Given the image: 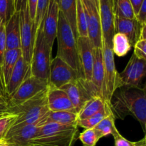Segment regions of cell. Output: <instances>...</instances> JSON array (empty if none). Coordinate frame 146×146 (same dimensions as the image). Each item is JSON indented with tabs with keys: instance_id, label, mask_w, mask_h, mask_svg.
I'll use <instances>...</instances> for the list:
<instances>
[{
	"instance_id": "cell-50",
	"label": "cell",
	"mask_w": 146,
	"mask_h": 146,
	"mask_svg": "<svg viewBox=\"0 0 146 146\" xmlns=\"http://www.w3.org/2000/svg\"><path fill=\"white\" fill-rule=\"evenodd\" d=\"M2 21H1V17H0V26L1 25V24H2Z\"/></svg>"
},
{
	"instance_id": "cell-31",
	"label": "cell",
	"mask_w": 146,
	"mask_h": 146,
	"mask_svg": "<svg viewBox=\"0 0 146 146\" xmlns=\"http://www.w3.org/2000/svg\"><path fill=\"white\" fill-rule=\"evenodd\" d=\"M48 4H49V0H38L35 19L34 21V29L36 34L38 29L43 27L44 19L48 10Z\"/></svg>"
},
{
	"instance_id": "cell-38",
	"label": "cell",
	"mask_w": 146,
	"mask_h": 146,
	"mask_svg": "<svg viewBox=\"0 0 146 146\" xmlns=\"http://www.w3.org/2000/svg\"><path fill=\"white\" fill-rule=\"evenodd\" d=\"M135 18L142 25L146 24V0L143 1L138 14L135 16Z\"/></svg>"
},
{
	"instance_id": "cell-12",
	"label": "cell",
	"mask_w": 146,
	"mask_h": 146,
	"mask_svg": "<svg viewBox=\"0 0 146 146\" xmlns=\"http://www.w3.org/2000/svg\"><path fill=\"white\" fill-rule=\"evenodd\" d=\"M78 78V73L62 59L58 56L51 59L48 77L49 85L61 88Z\"/></svg>"
},
{
	"instance_id": "cell-18",
	"label": "cell",
	"mask_w": 146,
	"mask_h": 146,
	"mask_svg": "<svg viewBox=\"0 0 146 146\" xmlns=\"http://www.w3.org/2000/svg\"><path fill=\"white\" fill-rule=\"evenodd\" d=\"M31 74L30 64L26 62L22 56L19 58L10 76L9 80L5 88V96L8 99L17 91L21 83Z\"/></svg>"
},
{
	"instance_id": "cell-49",
	"label": "cell",
	"mask_w": 146,
	"mask_h": 146,
	"mask_svg": "<svg viewBox=\"0 0 146 146\" xmlns=\"http://www.w3.org/2000/svg\"><path fill=\"white\" fill-rule=\"evenodd\" d=\"M89 1H91V2H93V3H94V4H96V3H95V0H89Z\"/></svg>"
},
{
	"instance_id": "cell-13",
	"label": "cell",
	"mask_w": 146,
	"mask_h": 146,
	"mask_svg": "<svg viewBox=\"0 0 146 146\" xmlns=\"http://www.w3.org/2000/svg\"><path fill=\"white\" fill-rule=\"evenodd\" d=\"M115 1L99 0L98 12L101 19L103 41L111 46L112 38L115 34Z\"/></svg>"
},
{
	"instance_id": "cell-21",
	"label": "cell",
	"mask_w": 146,
	"mask_h": 146,
	"mask_svg": "<svg viewBox=\"0 0 146 146\" xmlns=\"http://www.w3.org/2000/svg\"><path fill=\"white\" fill-rule=\"evenodd\" d=\"M7 50L21 49L19 12H15L4 24Z\"/></svg>"
},
{
	"instance_id": "cell-42",
	"label": "cell",
	"mask_w": 146,
	"mask_h": 146,
	"mask_svg": "<svg viewBox=\"0 0 146 146\" xmlns=\"http://www.w3.org/2000/svg\"><path fill=\"white\" fill-rule=\"evenodd\" d=\"M9 112V105L7 101H0V115Z\"/></svg>"
},
{
	"instance_id": "cell-24",
	"label": "cell",
	"mask_w": 146,
	"mask_h": 146,
	"mask_svg": "<svg viewBox=\"0 0 146 146\" xmlns=\"http://www.w3.org/2000/svg\"><path fill=\"white\" fill-rule=\"evenodd\" d=\"M59 10L71 26L75 38H78L76 27V0H60Z\"/></svg>"
},
{
	"instance_id": "cell-40",
	"label": "cell",
	"mask_w": 146,
	"mask_h": 146,
	"mask_svg": "<svg viewBox=\"0 0 146 146\" xmlns=\"http://www.w3.org/2000/svg\"><path fill=\"white\" fill-rule=\"evenodd\" d=\"M16 12H19L27 6V0H14Z\"/></svg>"
},
{
	"instance_id": "cell-6",
	"label": "cell",
	"mask_w": 146,
	"mask_h": 146,
	"mask_svg": "<svg viewBox=\"0 0 146 146\" xmlns=\"http://www.w3.org/2000/svg\"><path fill=\"white\" fill-rule=\"evenodd\" d=\"M103 57L104 65V81L103 90V99L110 103L115 91L118 86V74L115 68L114 54L112 48L107 43L103 41Z\"/></svg>"
},
{
	"instance_id": "cell-19",
	"label": "cell",
	"mask_w": 146,
	"mask_h": 146,
	"mask_svg": "<svg viewBox=\"0 0 146 146\" xmlns=\"http://www.w3.org/2000/svg\"><path fill=\"white\" fill-rule=\"evenodd\" d=\"M142 26L135 18L125 19L115 16V34L121 33L126 36L131 43V46H133L136 41L140 39Z\"/></svg>"
},
{
	"instance_id": "cell-22",
	"label": "cell",
	"mask_w": 146,
	"mask_h": 146,
	"mask_svg": "<svg viewBox=\"0 0 146 146\" xmlns=\"http://www.w3.org/2000/svg\"><path fill=\"white\" fill-rule=\"evenodd\" d=\"M78 121V113L73 111H50L41 118L38 125H43L49 123L66 125H77ZM78 126V125H77Z\"/></svg>"
},
{
	"instance_id": "cell-8",
	"label": "cell",
	"mask_w": 146,
	"mask_h": 146,
	"mask_svg": "<svg viewBox=\"0 0 146 146\" xmlns=\"http://www.w3.org/2000/svg\"><path fill=\"white\" fill-rule=\"evenodd\" d=\"M61 89L68 95L77 113L79 112L88 100L98 96L91 84L82 78H78L74 81L66 84L61 87Z\"/></svg>"
},
{
	"instance_id": "cell-37",
	"label": "cell",
	"mask_w": 146,
	"mask_h": 146,
	"mask_svg": "<svg viewBox=\"0 0 146 146\" xmlns=\"http://www.w3.org/2000/svg\"><path fill=\"white\" fill-rule=\"evenodd\" d=\"M113 136L114 138V146H135V143L124 138L118 131L115 133Z\"/></svg>"
},
{
	"instance_id": "cell-23",
	"label": "cell",
	"mask_w": 146,
	"mask_h": 146,
	"mask_svg": "<svg viewBox=\"0 0 146 146\" xmlns=\"http://www.w3.org/2000/svg\"><path fill=\"white\" fill-rule=\"evenodd\" d=\"M21 56H22V54H21V50L20 48L6 51L2 66H1V80H2V85L4 89V94H5L6 86L8 84L10 76L14 68V66H15L17 60Z\"/></svg>"
},
{
	"instance_id": "cell-14",
	"label": "cell",
	"mask_w": 146,
	"mask_h": 146,
	"mask_svg": "<svg viewBox=\"0 0 146 146\" xmlns=\"http://www.w3.org/2000/svg\"><path fill=\"white\" fill-rule=\"evenodd\" d=\"M39 129L38 123L11 126L2 141L8 146H31V141Z\"/></svg>"
},
{
	"instance_id": "cell-29",
	"label": "cell",
	"mask_w": 146,
	"mask_h": 146,
	"mask_svg": "<svg viewBox=\"0 0 146 146\" xmlns=\"http://www.w3.org/2000/svg\"><path fill=\"white\" fill-rule=\"evenodd\" d=\"M76 27L78 36H88L86 18L81 0H76Z\"/></svg>"
},
{
	"instance_id": "cell-1",
	"label": "cell",
	"mask_w": 146,
	"mask_h": 146,
	"mask_svg": "<svg viewBox=\"0 0 146 146\" xmlns=\"http://www.w3.org/2000/svg\"><path fill=\"white\" fill-rule=\"evenodd\" d=\"M110 106L115 118L123 120L128 115L133 116L143 128L146 130V94L145 88L121 87L110 101Z\"/></svg>"
},
{
	"instance_id": "cell-44",
	"label": "cell",
	"mask_w": 146,
	"mask_h": 146,
	"mask_svg": "<svg viewBox=\"0 0 146 146\" xmlns=\"http://www.w3.org/2000/svg\"><path fill=\"white\" fill-rule=\"evenodd\" d=\"M0 93H1V94H2V95H4V96H5V94H4V88H3L2 84H1V78H0ZM6 98H7V97H6Z\"/></svg>"
},
{
	"instance_id": "cell-11",
	"label": "cell",
	"mask_w": 146,
	"mask_h": 146,
	"mask_svg": "<svg viewBox=\"0 0 146 146\" xmlns=\"http://www.w3.org/2000/svg\"><path fill=\"white\" fill-rule=\"evenodd\" d=\"M81 2L86 18L88 37L94 48H102L103 36L98 9L89 0H81Z\"/></svg>"
},
{
	"instance_id": "cell-5",
	"label": "cell",
	"mask_w": 146,
	"mask_h": 146,
	"mask_svg": "<svg viewBox=\"0 0 146 146\" xmlns=\"http://www.w3.org/2000/svg\"><path fill=\"white\" fill-rule=\"evenodd\" d=\"M51 51L46 43L43 32V27L36 31L30 61L31 74L36 78L48 81L50 65L51 62Z\"/></svg>"
},
{
	"instance_id": "cell-36",
	"label": "cell",
	"mask_w": 146,
	"mask_h": 146,
	"mask_svg": "<svg viewBox=\"0 0 146 146\" xmlns=\"http://www.w3.org/2000/svg\"><path fill=\"white\" fill-rule=\"evenodd\" d=\"M133 54L140 59L146 60V39H139L133 46Z\"/></svg>"
},
{
	"instance_id": "cell-9",
	"label": "cell",
	"mask_w": 146,
	"mask_h": 146,
	"mask_svg": "<svg viewBox=\"0 0 146 146\" xmlns=\"http://www.w3.org/2000/svg\"><path fill=\"white\" fill-rule=\"evenodd\" d=\"M146 74V60L131 56L125 69L118 74V86L138 88Z\"/></svg>"
},
{
	"instance_id": "cell-25",
	"label": "cell",
	"mask_w": 146,
	"mask_h": 146,
	"mask_svg": "<svg viewBox=\"0 0 146 146\" xmlns=\"http://www.w3.org/2000/svg\"><path fill=\"white\" fill-rule=\"evenodd\" d=\"M106 103L108 102H106L101 96H96L92 97L84 104L82 108L78 113V120L85 119L96 113L104 108Z\"/></svg>"
},
{
	"instance_id": "cell-35",
	"label": "cell",
	"mask_w": 146,
	"mask_h": 146,
	"mask_svg": "<svg viewBox=\"0 0 146 146\" xmlns=\"http://www.w3.org/2000/svg\"><path fill=\"white\" fill-rule=\"evenodd\" d=\"M6 51H7V48H6L5 27H4V23H2L1 25L0 26V77H1V84H2V80H1V66H2L4 54H5Z\"/></svg>"
},
{
	"instance_id": "cell-10",
	"label": "cell",
	"mask_w": 146,
	"mask_h": 146,
	"mask_svg": "<svg viewBox=\"0 0 146 146\" xmlns=\"http://www.w3.org/2000/svg\"><path fill=\"white\" fill-rule=\"evenodd\" d=\"M19 20L21 54L24 61L30 64L36 33L34 29V22L29 12L28 5L25 9L19 11Z\"/></svg>"
},
{
	"instance_id": "cell-16",
	"label": "cell",
	"mask_w": 146,
	"mask_h": 146,
	"mask_svg": "<svg viewBox=\"0 0 146 146\" xmlns=\"http://www.w3.org/2000/svg\"><path fill=\"white\" fill-rule=\"evenodd\" d=\"M59 7L55 0H49L48 10L43 24V32L46 43L52 49L56 36Z\"/></svg>"
},
{
	"instance_id": "cell-15",
	"label": "cell",
	"mask_w": 146,
	"mask_h": 146,
	"mask_svg": "<svg viewBox=\"0 0 146 146\" xmlns=\"http://www.w3.org/2000/svg\"><path fill=\"white\" fill-rule=\"evenodd\" d=\"M77 48L81 78L91 84L94 48L88 36H78L77 38Z\"/></svg>"
},
{
	"instance_id": "cell-33",
	"label": "cell",
	"mask_w": 146,
	"mask_h": 146,
	"mask_svg": "<svg viewBox=\"0 0 146 146\" xmlns=\"http://www.w3.org/2000/svg\"><path fill=\"white\" fill-rule=\"evenodd\" d=\"M78 139L84 146H96L101 138L94 128H88L79 134Z\"/></svg>"
},
{
	"instance_id": "cell-30",
	"label": "cell",
	"mask_w": 146,
	"mask_h": 146,
	"mask_svg": "<svg viewBox=\"0 0 146 146\" xmlns=\"http://www.w3.org/2000/svg\"><path fill=\"white\" fill-rule=\"evenodd\" d=\"M115 17L121 18H135V14L130 0H115Z\"/></svg>"
},
{
	"instance_id": "cell-7",
	"label": "cell",
	"mask_w": 146,
	"mask_h": 146,
	"mask_svg": "<svg viewBox=\"0 0 146 146\" xmlns=\"http://www.w3.org/2000/svg\"><path fill=\"white\" fill-rule=\"evenodd\" d=\"M48 81L36 78L29 74L21 83L17 91L7 99L9 108L16 106L27 100L33 98L36 95L47 88Z\"/></svg>"
},
{
	"instance_id": "cell-20",
	"label": "cell",
	"mask_w": 146,
	"mask_h": 146,
	"mask_svg": "<svg viewBox=\"0 0 146 146\" xmlns=\"http://www.w3.org/2000/svg\"><path fill=\"white\" fill-rule=\"evenodd\" d=\"M94 64L91 84L98 96L103 98L104 81V65L102 48H94Z\"/></svg>"
},
{
	"instance_id": "cell-28",
	"label": "cell",
	"mask_w": 146,
	"mask_h": 146,
	"mask_svg": "<svg viewBox=\"0 0 146 146\" xmlns=\"http://www.w3.org/2000/svg\"><path fill=\"white\" fill-rule=\"evenodd\" d=\"M115 118L112 112L94 127V128L100 138H102L108 135H113L118 131L115 125Z\"/></svg>"
},
{
	"instance_id": "cell-47",
	"label": "cell",
	"mask_w": 146,
	"mask_h": 146,
	"mask_svg": "<svg viewBox=\"0 0 146 146\" xmlns=\"http://www.w3.org/2000/svg\"><path fill=\"white\" fill-rule=\"evenodd\" d=\"M95 3H96V5L97 9L98 10V6H99V0H95Z\"/></svg>"
},
{
	"instance_id": "cell-27",
	"label": "cell",
	"mask_w": 146,
	"mask_h": 146,
	"mask_svg": "<svg viewBox=\"0 0 146 146\" xmlns=\"http://www.w3.org/2000/svg\"><path fill=\"white\" fill-rule=\"evenodd\" d=\"M131 43L126 36L121 33H115L112 38V51L118 57L125 56L131 48Z\"/></svg>"
},
{
	"instance_id": "cell-41",
	"label": "cell",
	"mask_w": 146,
	"mask_h": 146,
	"mask_svg": "<svg viewBox=\"0 0 146 146\" xmlns=\"http://www.w3.org/2000/svg\"><path fill=\"white\" fill-rule=\"evenodd\" d=\"M143 1L144 0H130L131 5H132L133 10L135 16L138 14V11H139L140 8H141Z\"/></svg>"
},
{
	"instance_id": "cell-4",
	"label": "cell",
	"mask_w": 146,
	"mask_h": 146,
	"mask_svg": "<svg viewBox=\"0 0 146 146\" xmlns=\"http://www.w3.org/2000/svg\"><path fill=\"white\" fill-rule=\"evenodd\" d=\"M46 90L16 106L9 108V112L18 115L12 126L38 123L41 118L49 111L47 106Z\"/></svg>"
},
{
	"instance_id": "cell-43",
	"label": "cell",
	"mask_w": 146,
	"mask_h": 146,
	"mask_svg": "<svg viewBox=\"0 0 146 146\" xmlns=\"http://www.w3.org/2000/svg\"><path fill=\"white\" fill-rule=\"evenodd\" d=\"M135 146H146V139L145 137H144L141 141L135 142Z\"/></svg>"
},
{
	"instance_id": "cell-46",
	"label": "cell",
	"mask_w": 146,
	"mask_h": 146,
	"mask_svg": "<svg viewBox=\"0 0 146 146\" xmlns=\"http://www.w3.org/2000/svg\"><path fill=\"white\" fill-rule=\"evenodd\" d=\"M0 146H8V145H7V144H6L5 143L1 140V141H0Z\"/></svg>"
},
{
	"instance_id": "cell-45",
	"label": "cell",
	"mask_w": 146,
	"mask_h": 146,
	"mask_svg": "<svg viewBox=\"0 0 146 146\" xmlns=\"http://www.w3.org/2000/svg\"><path fill=\"white\" fill-rule=\"evenodd\" d=\"M0 101H7V98L0 93Z\"/></svg>"
},
{
	"instance_id": "cell-2",
	"label": "cell",
	"mask_w": 146,
	"mask_h": 146,
	"mask_svg": "<svg viewBox=\"0 0 146 146\" xmlns=\"http://www.w3.org/2000/svg\"><path fill=\"white\" fill-rule=\"evenodd\" d=\"M77 125L49 123L40 125L31 146H74L77 139Z\"/></svg>"
},
{
	"instance_id": "cell-32",
	"label": "cell",
	"mask_w": 146,
	"mask_h": 146,
	"mask_svg": "<svg viewBox=\"0 0 146 146\" xmlns=\"http://www.w3.org/2000/svg\"><path fill=\"white\" fill-rule=\"evenodd\" d=\"M18 115L11 112H7L0 115V141L3 139L17 121Z\"/></svg>"
},
{
	"instance_id": "cell-48",
	"label": "cell",
	"mask_w": 146,
	"mask_h": 146,
	"mask_svg": "<svg viewBox=\"0 0 146 146\" xmlns=\"http://www.w3.org/2000/svg\"><path fill=\"white\" fill-rule=\"evenodd\" d=\"M55 1L57 3V4H58H58H59L60 0H55Z\"/></svg>"
},
{
	"instance_id": "cell-39",
	"label": "cell",
	"mask_w": 146,
	"mask_h": 146,
	"mask_svg": "<svg viewBox=\"0 0 146 146\" xmlns=\"http://www.w3.org/2000/svg\"><path fill=\"white\" fill-rule=\"evenodd\" d=\"M38 0H27V5L29 8V12L30 17L33 22L35 19L36 11V7Z\"/></svg>"
},
{
	"instance_id": "cell-3",
	"label": "cell",
	"mask_w": 146,
	"mask_h": 146,
	"mask_svg": "<svg viewBox=\"0 0 146 146\" xmlns=\"http://www.w3.org/2000/svg\"><path fill=\"white\" fill-rule=\"evenodd\" d=\"M56 38L58 43L56 56L68 64L78 73L79 78H81L78 61L77 40L74 36L71 26L60 10L58 13V27Z\"/></svg>"
},
{
	"instance_id": "cell-17",
	"label": "cell",
	"mask_w": 146,
	"mask_h": 146,
	"mask_svg": "<svg viewBox=\"0 0 146 146\" xmlns=\"http://www.w3.org/2000/svg\"><path fill=\"white\" fill-rule=\"evenodd\" d=\"M46 101L50 111H67L77 113L66 92L49 84L46 90Z\"/></svg>"
},
{
	"instance_id": "cell-26",
	"label": "cell",
	"mask_w": 146,
	"mask_h": 146,
	"mask_svg": "<svg viewBox=\"0 0 146 146\" xmlns=\"http://www.w3.org/2000/svg\"><path fill=\"white\" fill-rule=\"evenodd\" d=\"M111 113H112V111H111V106H110V104L106 103L104 108L97 112L96 113L94 114L91 116L85 118V119L78 120L77 125H78V127H81L84 129L94 128L103 119L108 116Z\"/></svg>"
},
{
	"instance_id": "cell-34",
	"label": "cell",
	"mask_w": 146,
	"mask_h": 146,
	"mask_svg": "<svg viewBox=\"0 0 146 146\" xmlns=\"http://www.w3.org/2000/svg\"><path fill=\"white\" fill-rule=\"evenodd\" d=\"M15 12L14 0H0V17L4 24Z\"/></svg>"
}]
</instances>
